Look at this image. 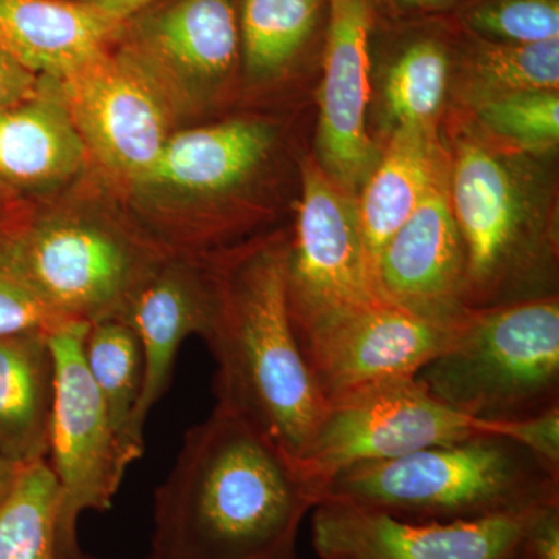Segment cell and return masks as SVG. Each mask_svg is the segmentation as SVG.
Masks as SVG:
<instances>
[{"instance_id":"1","label":"cell","mask_w":559,"mask_h":559,"mask_svg":"<svg viewBox=\"0 0 559 559\" xmlns=\"http://www.w3.org/2000/svg\"><path fill=\"white\" fill-rule=\"evenodd\" d=\"M318 503L294 459L216 401L154 491L146 559H299L300 525Z\"/></svg>"},{"instance_id":"2","label":"cell","mask_w":559,"mask_h":559,"mask_svg":"<svg viewBox=\"0 0 559 559\" xmlns=\"http://www.w3.org/2000/svg\"><path fill=\"white\" fill-rule=\"evenodd\" d=\"M288 241L270 240L216 261L202 340L216 362V401L252 419L299 457L326 399L297 336L288 300Z\"/></svg>"},{"instance_id":"3","label":"cell","mask_w":559,"mask_h":559,"mask_svg":"<svg viewBox=\"0 0 559 559\" xmlns=\"http://www.w3.org/2000/svg\"><path fill=\"white\" fill-rule=\"evenodd\" d=\"M448 190L465 248L468 308L558 296L554 183L533 156L496 142L455 109L443 138Z\"/></svg>"},{"instance_id":"4","label":"cell","mask_w":559,"mask_h":559,"mask_svg":"<svg viewBox=\"0 0 559 559\" xmlns=\"http://www.w3.org/2000/svg\"><path fill=\"white\" fill-rule=\"evenodd\" d=\"M322 502L348 503L401 520L469 521L559 502V481L522 448L480 433L352 466L323 485Z\"/></svg>"},{"instance_id":"5","label":"cell","mask_w":559,"mask_h":559,"mask_svg":"<svg viewBox=\"0 0 559 559\" xmlns=\"http://www.w3.org/2000/svg\"><path fill=\"white\" fill-rule=\"evenodd\" d=\"M417 380L441 403L481 421L558 403V296L468 308Z\"/></svg>"},{"instance_id":"6","label":"cell","mask_w":559,"mask_h":559,"mask_svg":"<svg viewBox=\"0 0 559 559\" xmlns=\"http://www.w3.org/2000/svg\"><path fill=\"white\" fill-rule=\"evenodd\" d=\"M3 229L36 288L66 322L119 318L135 290L170 259L127 231L83 216Z\"/></svg>"},{"instance_id":"7","label":"cell","mask_w":559,"mask_h":559,"mask_svg":"<svg viewBox=\"0 0 559 559\" xmlns=\"http://www.w3.org/2000/svg\"><path fill=\"white\" fill-rule=\"evenodd\" d=\"M480 436L479 419L451 409L414 378H389L326 400L310 441L294 459L318 495L352 466L384 462Z\"/></svg>"},{"instance_id":"8","label":"cell","mask_w":559,"mask_h":559,"mask_svg":"<svg viewBox=\"0 0 559 559\" xmlns=\"http://www.w3.org/2000/svg\"><path fill=\"white\" fill-rule=\"evenodd\" d=\"M296 230L288 241V300L299 341L333 320L388 299L360 227L358 197L314 156L301 160Z\"/></svg>"},{"instance_id":"9","label":"cell","mask_w":559,"mask_h":559,"mask_svg":"<svg viewBox=\"0 0 559 559\" xmlns=\"http://www.w3.org/2000/svg\"><path fill=\"white\" fill-rule=\"evenodd\" d=\"M87 329L90 323L69 322L49 334L55 395L47 462L60 487L61 559L80 550L79 521L83 513L108 511L128 466L134 462L84 364Z\"/></svg>"},{"instance_id":"10","label":"cell","mask_w":559,"mask_h":559,"mask_svg":"<svg viewBox=\"0 0 559 559\" xmlns=\"http://www.w3.org/2000/svg\"><path fill=\"white\" fill-rule=\"evenodd\" d=\"M134 17L120 55L156 87L173 116L219 97L241 60L234 0H175Z\"/></svg>"},{"instance_id":"11","label":"cell","mask_w":559,"mask_h":559,"mask_svg":"<svg viewBox=\"0 0 559 559\" xmlns=\"http://www.w3.org/2000/svg\"><path fill=\"white\" fill-rule=\"evenodd\" d=\"M543 507L441 522L322 502L312 510V546L320 559H511L524 549L530 524Z\"/></svg>"},{"instance_id":"12","label":"cell","mask_w":559,"mask_h":559,"mask_svg":"<svg viewBox=\"0 0 559 559\" xmlns=\"http://www.w3.org/2000/svg\"><path fill=\"white\" fill-rule=\"evenodd\" d=\"M60 84L87 153L121 178L142 182L175 119L156 87L121 55H103Z\"/></svg>"},{"instance_id":"13","label":"cell","mask_w":559,"mask_h":559,"mask_svg":"<svg viewBox=\"0 0 559 559\" xmlns=\"http://www.w3.org/2000/svg\"><path fill=\"white\" fill-rule=\"evenodd\" d=\"M369 0H330L320 68L314 159L342 189L358 197L380 160L369 132L371 76Z\"/></svg>"},{"instance_id":"14","label":"cell","mask_w":559,"mask_h":559,"mask_svg":"<svg viewBox=\"0 0 559 559\" xmlns=\"http://www.w3.org/2000/svg\"><path fill=\"white\" fill-rule=\"evenodd\" d=\"M450 326L382 299L300 341L325 399L389 378H414L439 355Z\"/></svg>"},{"instance_id":"15","label":"cell","mask_w":559,"mask_h":559,"mask_svg":"<svg viewBox=\"0 0 559 559\" xmlns=\"http://www.w3.org/2000/svg\"><path fill=\"white\" fill-rule=\"evenodd\" d=\"M460 27L451 16L385 21L369 36L371 100L382 145L403 128L440 127L451 95Z\"/></svg>"},{"instance_id":"16","label":"cell","mask_w":559,"mask_h":559,"mask_svg":"<svg viewBox=\"0 0 559 559\" xmlns=\"http://www.w3.org/2000/svg\"><path fill=\"white\" fill-rule=\"evenodd\" d=\"M374 272L390 301L440 325H452L468 310L465 248L452 213L448 160L418 207L385 242Z\"/></svg>"},{"instance_id":"17","label":"cell","mask_w":559,"mask_h":559,"mask_svg":"<svg viewBox=\"0 0 559 559\" xmlns=\"http://www.w3.org/2000/svg\"><path fill=\"white\" fill-rule=\"evenodd\" d=\"M189 261L167 259L119 316L142 348V389L130 425L131 440L140 450H145L146 418L170 385L180 345L190 334L202 337L207 330L212 310L209 272Z\"/></svg>"},{"instance_id":"18","label":"cell","mask_w":559,"mask_h":559,"mask_svg":"<svg viewBox=\"0 0 559 559\" xmlns=\"http://www.w3.org/2000/svg\"><path fill=\"white\" fill-rule=\"evenodd\" d=\"M275 142L277 131L260 119H234L176 132L139 186L190 197H224L261 170Z\"/></svg>"},{"instance_id":"19","label":"cell","mask_w":559,"mask_h":559,"mask_svg":"<svg viewBox=\"0 0 559 559\" xmlns=\"http://www.w3.org/2000/svg\"><path fill=\"white\" fill-rule=\"evenodd\" d=\"M121 27L84 0H0V49L46 79H69L97 61Z\"/></svg>"},{"instance_id":"20","label":"cell","mask_w":559,"mask_h":559,"mask_svg":"<svg viewBox=\"0 0 559 559\" xmlns=\"http://www.w3.org/2000/svg\"><path fill=\"white\" fill-rule=\"evenodd\" d=\"M90 156L60 81L40 76L36 94L0 112V187L40 191L60 186Z\"/></svg>"},{"instance_id":"21","label":"cell","mask_w":559,"mask_h":559,"mask_svg":"<svg viewBox=\"0 0 559 559\" xmlns=\"http://www.w3.org/2000/svg\"><path fill=\"white\" fill-rule=\"evenodd\" d=\"M447 160L440 127L403 128L382 142L380 160L358 193L360 227L374 267Z\"/></svg>"},{"instance_id":"22","label":"cell","mask_w":559,"mask_h":559,"mask_svg":"<svg viewBox=\"0 0 559 559\" xmlns=\"http://www.w3.org/2000/svg\"><path fill=\"white\" fill-rule=\"evenodd\" d=\"M53 395L49 334L0 337V454L20 465L47 459Z\"/></svg>"},{"instance_id":"23","label":"cell","mask_w":559,"mask_h":559,"mask_svg":"<svg viewBox=\"0 0 559 559\" xmlns=\"http://www.w3.org/2000/svg\"><path fill=\"white\" fill-rule=\"evenodd\" d=\"M242 66L250 80L271 81L322 58L330 0H238Z\"/></svg>"},{"instance_id":"24","label":"cell","mask_w":559,"mask_h":559,"mask_svg":"<svg viewBox=\"0 0 559 559\" xmlns=\"http://www.w3.org/2000/svg\"><path fill=\"white\" fill-rule=\"evenodd\" d=\"M559 90V39L496 43L460 28L451 94L460 109L527 91Z\"/></svg>"},{"instance_id":"25","label":"cell","mask_w":559,"mask_h":559,"mask_svg":"<svg viewBox=\"0 0 559 559\" xmlns=\"http://www.w3.org/2000/svg\"><path fill=\"white\" fill-rule=\"evenodd\" d=\"M83 356L124 450L134 462L142 459L143 450L135 447L130 433L132 412L143 380L142 348L138 336L119 318L98 320L90 323Z\"/></svg>"},{"instance_id":"26","label":"cell","mask_w":559,"mask_h":559,"mask_svg":"<svg viewBox=\"0 0 559 559\" xmlns=\"http://www.w3.org/2000/svg\"><path fill=\"white\" fill-rule=\"evenodd\" d=\"M60 487L47 459L27 463L0 506V559H61Z\"/></svg>"},{"instance_id":"27","label":"cell","mask_w":559,"mask_h":559,"mask_svg":"<svg viewBox=\"0 0 559 559\" xmlns=\"http://www.w3.org/2000/svg\"><path fill=\"white\" fill-rule=\"evenodd\" d=\"M460 110L485 134L511 150L551 156L558 148V91L514 92Z\"/></svg>"},{"instance_id":"28","label":"cell","mask_w":559,"mask_h":559,"mask_svg":"<svg viewBox=\"0 0 559 559\" xmlns=\"http://www.w3.org/2000/svg\"><path fill=\"white\" fill-rule=\"evenodd\" d=\"M451 17L462 31L496 43L559 39V0H465Z\"/></svg>"},{"instance_id":"29","label":"cell","mask_w":559,"mask_h":559,"mask_svg":"<svg viewBox=\"0 0 559 559\" xmlns=\"http://www.w3.org/2000/svg\"><path fill=\"white\" fill-rule=\"evenodd\" d=\"M66 323L36 288L0 227V337L50 334Z\"/></svg>"},{"instance_id":"30","label":"cell","mask_w":559,"mask_h":559,"mask_svg":"<svg viewBox=\"0 0 559 559\" xmlns=\"http://www.w3.org/2000/svg\"><path fill=\"white\" fill-rule=\"evenodd\" d=\"M480 433L502 437L528 452L551 479L559 481V404L525 417L481 421Z\"/></svg>"},{"instance_id":"31","label":"cell","mask_w":559,"mask_h":559,"mask_svg":"<svg viewBox=\"0 0 559 559\" xmlns=\"http://www.w3.org/2000/svg\"><path fill=\"white\" fill-rule=\"evenodd\" d=\"M373 16L385 21L451 16L465 0H369Z\"/></svg>"},{"instance_id":"32","label":"cell","mask_w":559,"mask_h":559,"mask_svg":"<svg viewBox=\"0 0 559 559\" xmlns=\"http://www.w3.org/2000/svg\"><path fill=\"white\" fill-rule=\"evenodd\" d=\"M39 81L40 76L0 49V112L32 98Z\"/></svg>"},{"instance_id":"33","label":"cell","mask_w":559,"mask_h":559,"mask_svg":"<svg viewBox=\"0 0 559 559\" xmlns=\"http://www.w3.org/2000/svg\"><path fill=\"white\" fill-rule=\"evenodd\" d=\"M525 550L532 559H559V502L549 503L530 524Z\"/></svg>"},{"instance_id":"34","label":"cell","mask_w":559,"mask_h":559,"mask_svg":"<svg viewBox=\"0 0 559 559\" xmlns=\"http://www.w3.org/2000/svg\"><path fill=\"white\" fill-rule=\"evenodd\" d=\"M84 2L97 7L103 13L108 14L110 20L124 24L140 11L145 10L154 0H84Z\"/></svg>"},{"instance_id":"35","label":"cell","mask_w":559,"mask_h":559,"mask_svg":"<svg viewBox=\"0 0 559 559\" xmlns=\"http://www.w3.org/2000/svg\"><path fill=\"white\" fill-rule=\"evenodd\" d=\"M25 465L11 462L5 455L0 454V506L9 498L14 485L20 479V474Z\"/></svg>"},{"instance_id":"36","label":"cell","mask_w":559,"mask_h":559,"mask_svg":"<svg viewBox=\"0 0 559 559\" xmlns=\"http://www.w3.org/2000/svg\"><path fill=\"white\" fill-rule=\"evenodd\" d=\"M66 559H98V558L90 557V555L83 554V551H81V549H80L79 551H75V554L70 555V557H68Z\"/></svg>"},{"instance_id":"37","label":"cell","mask_w":559,"mask_h":559,"mask_svg":"<svg viewBox=\"0 0 559 559\" xmlns=\"http://www.w3.org/2000/svg\"><path fill=\"white\" fill-rule=\"evenodd\" d=\"M511 559H532V557H530L528 551L525 550V546H524V549H522L520 551V554L516 555V557H513Z\"/></svg>"},{"instance_id":"38","label":"cell","mask_w":559,"mask_h":559,"mask_svg":"<svg viewBox=\"0 0 559 559\" xmlns=\"http://www.w3.org/2000/svg\"><path fill=\"white\" fill-rule=\"evenodd\" d=\"M0 227H2V224H0Z\"/></svg>"}]
</instances>
